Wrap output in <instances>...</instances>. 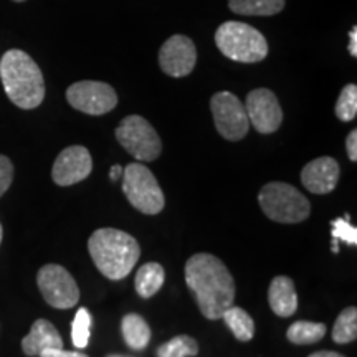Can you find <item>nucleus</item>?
I'll use <instances>...</instances> for the list:
<instances>
[{"instance_id": "obj_17", "label": "nucleus", "mask_w": 357, "mask_h": 357, "mask_svg": "<svg viewBox=\"0 0 357 357\" xmlns=\"http://www.w3.org/2000/svg\"><path fill=\"white\" fill-rule=\"evenodd\" d=\"M123 337L126 344L131 347L132 351H142L146 349L151 341V328L146 323L142 316L136 314V312H129L123 318L121 323Z\"/></svg>"}, {"instance_id": "obj_4", "label": "nucleus", "mask_w": 357, "mask_h": 357, "mask_svg": "<svg viewBox=\"0 0 357 357\" xmlns=\"http://www.w3.org/2000/svg\"><path fill=\"white\" fill-rule=\"evenodd\" d=\"M215 45L223 55L238 63H258L268 55L265 35L243 22H223L215 32Z\"/></svg>"}, {"instance_id": "obj_2", "label": "nucleus", "mask_w": 357, "mask_h": 357, "mask_svg": "<svg viewBox=\"0 0 357 357\" xmlns=\"http://www.w3.org/2000/svg\"><path fill=\"white\" fill-rule=\"evenodd\" d=\"M0 79L8 100L20 109H35L43 102L45 79L29 53L8 50L0 60Z\"/></svg>"}, {"instance_id": "obj_36", "label": "nucleus", "mask_w": 357, "mask_h": 357, "mask_svg": "<svg viewBox=\"0 0 357 357\" xmlns=\"http://www.w3.org/2000/svg\"><path fill=\"white\" fill-rule=\"evenodd\" d=\"M13 2H19L20 3V2H25V0H13Z\"/></svg>"}, {"instance_id": "obj_3", "label": "nucleus", "mask_w": 357, "mask_h": 357, "mask_svg": "<svg viewBox=\"0 0 357 357\" xmlns=\"http://www.w3.org/2000/svg\"><path fill=\"white\" fill-rule=\"evenodd\" d=\"M89 255L106 278H126L141 257V247L132 235L118 229H100L89 236Z\"/></svg>"}, {"instance_id": "obj_27", "label": "nucleus", "mask_w": 357, "mask_h": 357, "mask_svg": "<svg viewBox=\"0 0 357 357\" xmlns=\"http://www.w3.org/2000/svg\"><path fill=\"white\" fill-rule=\"evenodd\" d=\"M13 181V164L7 155L0 154V197L8 190Z\"/></svg>"}, {"instance_id": "obj_8", "label": "nucleus", "mask_w": 357, "mask_h": 357, "mask_svg": "<svg viewBox=\"0 0 357 357\" xmlns=\"http://www.w3.org/2000/svg\"><path fill=\"white\" fill-rule=\"evenodd\" d=\"M37 284L43 300L56 310H70L79 301V288L66 268L45 265L38 270Z\"/></svg>"}, {"instance_id": "obj_34", "label": "nucleus", "mask_w": 357, "mask_h": 357, "mask_svg": "<svg viewBox=\"0 0 357 357\" xmlns=\"http://www.w3.org/2000/svg\"><path fill=\"white\" fill-rule=\"evenodd\" d=\"M2 236H3V229H2V223H0V243H2Z\"/></svg>"}, {"instance_id": "obj_15", "label": "nucleus", "mask_w": 357, "mask_h": 357, "mask_svg": "<svg viewBox=\"0 0 357 357\" xmlns=\"http://www.w3.org/2000/svg\"><path fill=\"white\" fill-rule=\"evenodd\" d=\"M63 339L58 329L47 319H37L30 328V333L22 339V349L26 356H40L47 349H61Z\"/></svg>"}, {"instance_id": "obj_31", "label": "nucleus", "mask_w": 357, "mask_h": 357, "mask_svg": "<svg viewBox=\"0 0 357 357\" xmlns=\"http://www.w3.org/2000/svg\"><path fill=\"white\" fill-rule=\"evenodd\" d=\"M123 171H124V167L118 166V164L111 167L109 169V178H111V181H118L119 177H123Z\"/></svg>"}, {"instance_id": "obj_6", "label": "nucleus", "mask_w": 357, "mask_h": 357, "mask_svg": "<svg viewBox=\"0 0 357 357\" xmlns=\"http://www.w3.org/2000/svg\"><path fill=\"white\" fill-rule=\"evenodd\" d=\"M123 192L132 207L146 215H155L166 204L158 178L141 162L129 164L123 171Z\"/></svg>"}, {"instance_id": "obj_23", "label": "nucleus", "mask_w": 357, "mask_h": 357, "mask_svg": "<svg viewBox=\"0 0 357 357\" xmlns=\"http://www.w3.org/2000/svg\"><path fill=\"white\" fill-rule=\"evenodd\" d=\"M199 354V344L194 337L181 336L172 337L166 344L158 347V357H194Z\"/></svg>"}, {"instance_id": "obj_29", "label": "nucleus", "mask_w": 357, "mask_h": 357, "mask_svg": "<svg viewBox=\"0 0 357 357\" xmlns=\"http://www.w3.org/2000/svg\"><path fill=\"white\" fill-rule=\"evenodd\" d=\"M40 357H88L86 354L79 351H65L63 347L61 349H47L43 351Z\"/></svg>"}, {"instance_id": "obj_24", "label": "nucleus", "mask_w": 357, "mask_h": 357, "mask_svg": "<svg viewBox=\"0 0 357 357\" xmlns=\"http://www.w3.org/2000/svg\"><path fill=\"white\" fill-rule=\"evenodd\" d=\"M91 314L86 307H79L77 316H75L73 323H71V341H73L75 347L78 349H84L89 342V331H91Z\"/></svg>"}, {"instance_id": "obj_35", "label": "nucleus", "mask_w": 357, "mask_h": 357, "mask_svg": "<svg viewBox=\"0 0 357 357\" xmlns=\"http://www.w3.org/2000/svg\"><path fill=\"white\" fill-rule=\"evenodd\" d=\"M106 357H128V356H121V354H109V356H106Z\"/></svg>"}, {"instance_id": "obj_5", "label": "nucleus", "mask_w": 357, "mask_h": 357, "mask_svg": "<svg viewBox=\"0 0 357 357\" xmlns=\"http://www.w3.org/2000/svg\"><path fill=\"white\" fill-rule=\"evenodd\" d=\"M261 211L278 223H300L311 213V204L296 187L284 182H270L258 194Z\"/></svg>"}, {"instance_id": "obj_33", "label": "nucleus", "mask_w": 357, "mask_h": 357, "mask_svg": "<svg viewBox=\"0 0 357 357\" xmlns=\"http://www.w3.org/2000/svg\"><path fill=\"white\" fill-rule=\"evenodd\" d=\"M333 252L337 253L339 252V242L336 238H333Z\"/></svg>"}, {"instance_id": "obj_12", "label": "nucleus", "mask_w": 357, "mask_h": 357, "mask_svg": "<svg viewBox=\"0 0 357 357\" xmlns=\"http://www.w3.org/2000/svg\"><path fill=\"white\" fill-rule=\"evenodd\" d=\"M197 63V48L185 35H172L159 50V65L164 73L172 78L190 75Z\"/></svg>"}, {"instance_id": "obj_1", "label": "nucleus", "mask_w": 357, "mask_h": 357, "mask_svg": "<svg viewBox=\"0 0 357 357\" xmlns=\"http://www.w3.org/2000/svg\"><path fill=\"white\" fill-rule=\"evenodd\" d=\"M185 283L207 319H220L235 300L234 276L211 253H195L185 263Z\"/></svg>"}, {"instance_id": "obj_32", "label": "nucleus", "mask_w": 357, "mask_h": 357, "mask_svg": "<svg viewBox=\"0 0 357 357\" xmlns=\"http://www.w3.org/2000/svg\"><path fill=\"white\" fill-rule=\"evenodd\" d=\"M307 357H346V356L339 354V352H334V351H318V352H312V354Z\"/></svg>"}, {"instance_id": "obj_21", "label": "nucleus", "mask_w": 357, "mask_h": 357, "mask_svg": "<svg viewBox=\"0 0 357 357\" xmlns=\"http://www.w3.org/2000/svg\"><path fill=\"white\" fill-rule=\"evenodd\" d=\"M326 334V324L312 323V321H296L288 328L287 337L293 344L306 346L321 341Z\"/></svg>"}, {"instance_id": "obj_10", "label": "nucleus", "mask_w": 357, "mask_h": 357, "mask_svg": "<svg viewBox=\"0 0 357 357\" xmlns=\"http://www.w3.org/2000/svg\"><path fill=\"white\" fill-rule=\"evenodd\" d=\"M66 101L84 114L101 116L116 108L118 95L108 83L84 79V82L73 83L66 89Z\"/></svg>"}, {"instance_id": "obj_25", "label": "nucleus", "mask_w": 357, "mask_h": 357, "mask_svg": "<svg viewBox=\"0 0 357 357\" xmlns=\"http://www.w3.org/2000/svg\"><path fill=\"white\" fill-rule=\"evenodd\" d=\"M336 116L341 121L349 123L357 114V86L354 83L346 84L336 102Z\"/></svg>"}, {"instance_id": "obj_18", "label": "nucleus", "mask_w": 357, "mask_h": 357, "mask_svg": "<svg viewBox=\"0 0 357 357\" xmlns=\"http://www.w3.org/2000/svg\"><path fill=\"white\" fill-rule=\"evenodd\" d=\"M164 280H166V271H164L162 265L159 263L151 261L142 265L136 273V280H134V287L141 298H153L155 293L162 288Z\"/></svg>"}, {"instance_id": "obj_11", "label": "nucleus", "mask_w": 357, "mask_h": 357, "mask_svg": "<svg viewBox=\"0 0 357 357\" xmlns=\"http://www.w3.org/2000/svg\"><path fill=\"white\" fill-rule=\"evenodd\" d=\"M245 109H247L250 124L260 134L278 131L283 123V109L271 89L258 88L250 91L245 101Z\"/></svg>"}, {"instance_id": "obj_7", "label": "nucleus", "mask_w": 357, "mask_h": 357, "mask_svg": "<svg viewBox=\"0 0 357 357\" xmlns=\"http://www.w3.org/2000/svg\"><path fill=\"white\" fill-rule=\"evenodd\" d=\"M116 139L134 159L142 162L155 160L162 153V142L151 123L142 116H126L116 128Z\"/></svg>"}, {"instance_id": "obj_22", "label": "nucleus", "mask_w": 357, "mask_h": 357, "mask_svg": "<svg viewBox=\"0 0 357 357\" xmlns=\"http://www.w3.org/2000/svg\"><path fill=\"white\" fill-rule=\"evenodd\" d=\"M357 337V310L354 306L342 310L333 328V341L337 344H349Z\"/></svg>"}, {"instance_id": "obj_20", "label": "nucleus", "mask_w": 357, "mask_h": 357, "mask_svg": "<svg viewBox=\"0 0 357 357\" xmlns=\"http://www.w3.org/2000/svg\"><path fill=\"white\" fill-rule=\"evenodd\" d=\"M222 319L225 321V324L229 326L230 331L234 333V336L238 341L247 342L255 334V323H253L252 316L243 307L231 305L229 310L223 312Z\"/></svg>"}, {"instance_id": "obj_13", "label": "nucleus", "mask_w": 357, "mask_h": 357, "mask_svg": "<svg viewBox=\"0 0 357 357\" xmlns=\"http://www.w3.org/2000/svg\"><path fill=\"white\" fill-rule=\"evenodd\" d=\"M93 171V159L84 146H68L58 154L53 162L52 177L56 185L68 187L78 184Z\"/></svg>"}, {"instance_id": "obj_19", "label": "nucleus", "mask_w": 357, "mask_h": 357, "mask_svg": "<svg viewBox=\"0 0 357 357\" xmlns=\"http://www.w3.org/2000/svg\"><path fill=\"white\" fill-rule=\"evenodd\" d=\"M287 0H229V8L236 15L271 17L284 8Z\"/></svg>"}, {"instance_id": "obj_16", "label": "nucleus", "mask_w": 357, "mask_h": 357, "mask_svg": "<svg viewBox=\"0 0 357 357\" xmlns=\"http://www.w3.org/2000/svg\"><path fill=\"white\" fill-rule=\"evenodd\" d=\"M268 303L280 318H289L298 310V294L291 278L276 276L268 288Z\"/></svg>"}, {"instance_id": "obj_9", "label": "nucleus", "mask_w": 357, "mask_h": 357, "mask_svg": "<svg viewBox=\"0 0 357 357\" xmlns=\"http://www.w3.org/2000/svg\"><path fill=\"white\" fill-rule=\"evenodd\" d=\"M211 109L218 134L227 141H240L248 134L250 121L245 105L230 91L212 96Z\"/></svg>"}, {"instance_id": "obj_28", "label": "nucleus", "mask_w": 357, "mask_h": 357, "mask_svg": "<svg viewBox=\"0 0 357 357\" xmlns=\"http://www.w3.org/2000/svg\"><path fill=\"white\" fill-rule=\"evenodd\" d=\"M346 149H347V158H349L352 162H356L357 160V131L356 129H352V131L347 134Z\"/></svg>"}, {"instance_id": "obj_26", "label": "nucleus", "mask_w": 357, "mask_h": 357, "mask_svg": "<svg viewBox=\"0 0 357 357\" xmlns=\"http://www.w3.org/2000/svg\"><path fill=\"white\" fill-rule=\"evenodd\" d=\"M333 225V238H336L337 242H344L347 245H357V229L349 223V217L344 218H336L331 222Z\"/></svg>"}, {"instance_id": "obj_14", "label": "nucleus", "mask_w": 357, "mask_h": 357, "mask_svg": "<svg viewBox=\"0 0 357 357\" xmlns=\"http://www.w3.org/2000/svg\"><path fill=\"white\" fill-rule=\"evenodd\" d=\"M339 169L337 160L329 155L318 158L311 162H307L301 171V182L307 190L312 194H329L336 189L339 181Z\"/></svg>"}, {"instance_id": "obj_30", "label": "nucleus", "mask_w": 357, "mask_h": 357, "mask_svg": "<svg viewBox=\"0 0 357 357\" xmlns=\"http://www.w3.org/2000/svg\"><path fill=\"white\" fill-rule=\"evenodd\" d=\"M349 53L351 56H357V26H352L349 32Z\"/></svg>"}]
</instances>
